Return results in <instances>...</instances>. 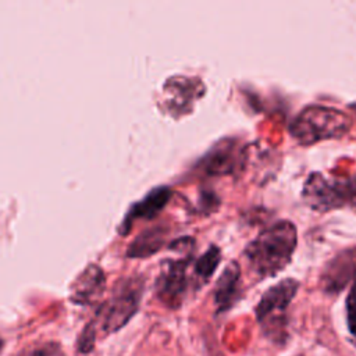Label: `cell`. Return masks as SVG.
I'll use <instances>...</instances> for the list:
<instances>
[{
	"label": "cell",
	"mask_w": 356,
	"mask_h": 356,
	"mask_svg": "<svg viewBox=\"0 0 356 356\" xmlns=\"http://www.w3.org/2000/svg\"><path fill=\"white\" fill-rule=\"evenodd\" d=\"M143 293L140 278H124L113 289L111 296L100 305L95 318L83 328L78 338V350L88 353L99 337H107L121 330L138 312Z\"/></svg>",
	"instance_id": "1"
},
{
	"label": "cell",
	"mask_w": 356,
	"mask_h": 356,
	"mask_svg": "<svg viewBox=\"0 0 356 356\" xmlns=\"http://www.w3.org/2000/svg\"><path fill=\"white\" fill-rule=\"evenodd\" d=\"M298 242L296 227L289 220H280L263 229L245 248V259L259 278L282 271L291 261Z\"/></svg>",
	"instance_id": "2"
},
{
	"label": "cell",
	"mask_w": 356,
	"mask_h": 356,
	"mask_svg": "<svg viewBox=\"0 0 356 356\" xmlns=\"http://www.w3.org/2000/svg\"><path fill=\"white\" fill-rule=\"evenodd\" d=\"M299 289V281L285 278L270 286L254 307L261 334L275 345L288 339V307Z\"/></svg>",
	"instance_id": "3"
},
{
	"label": "cell",
	"mask_w": 356,
	"mask_h": 356,
	"mask_svg": "<svg viewBox=\"0 0 356 356\" xmlns=\"http://www.w3.org/2000/svg\"><path fill=\"white\" fill-rule=\"evenodd\" d=\"M349 129V118L331 107L309 106L303 108L291 125L292 135L305 145L343 136Z\"/></svg>",
	"instance_id": "4"
},
{
	"label": "cell",
	"mask_w": 356,
	"mask_h": 356,
	"mask_svg": "<svg viewBox=\"0 0 356 356\" xmlns=\"http://www.w3.org/2000/svg\"><path fill=\"white\" fill-rule=\"evenodd\" d=\"M193 257L186 254L181 259L163 263L154 289L159 300L168 309H179L189 291H197L193 274L189 273Z\"/></svg>",
	"instance_id": "5"
},
{
	"label": "cell",
	"mask_w": 356,
	"mask_h": 356,
	"mask_svg": "<svg viewBox=\"0 0 356 356\" xmlns=\"http://www.w3.org/2000/svg\"><path fill=\"white\" fill-rule=\"evenodd\" d=\"M305 202L314 210L328 211L356 202V178L346 181H330L318 172L309 175L305 189Z\"/></svg>",
	"instance_id": "6"
},
{
	"label": "cell",
	"mask_w": 356,
	"mask_h": 356,
	"mask_svg": "<svg viewBox=\"0 0 356 356\" xmlns=\"http://www.w3.org/2000/svg\"><path fill=\"white\" fill-rule=\"evenodd\" d=\"M350 280H356V248L338 253L327 263L321 274V286L328 293H337Z\"/></svg>",
	"instance_id": "7"
},
{
	"label": "cell",
	"mask_w": 356,
	"mask_h": 356,
	"mask_svg": "<svg viewBox=\"0 0 356 356\" xmlns=\"http://www.w3.org/2000/svg\"><path fill=\"white\" fill-rule=\"evenodd\" d=\"M242 296V285H241V268L236 261H231L221 275L218 277L214 292L213 300L216 306V313L221 314L228 312L235 306V303Z\"/></svg>",
	"instance_id": "8"
},
{
	"label": "cell",
	"mask_w": 356,
	"mask_h": 356,
	"mask_svg": "<svg viewBox=\"0 0 356 356\" xmlns=\"http://www.w3.org/2000/svg\"><path fill=\"white\" fill-rule=\"evenodd\" d=\"M106 286L104 273L100 267L92 264L88 266L71 285L70 298L78 305H90L96 302Z\"/></svg>",
	"instance_id": "9"
},
{
	"label": "cell",
	"mask_w": 356,
	"mask_h": 356,
	"mask_svg": "<svg viewBox=\"0 0 356 356\" xmlns=\"http://www.w3.org/2000/svg\"><path fill=\"white\" fill-rule=\"evenodd\" d=\"M172 192L168 186H159L152 189L143 199L132 204L129 209L127 217L122 221V231L127 232L132 224L134 220L136 218H145L150 220L156 217L168 203Z\"/></svg>",
	"instance_id": "10"
},
{
	"label": "cell",
	"mask_w": 356,
	"mask_h": 356,
	"mask_svg": "<svg viewBox=\"0 0 356 356\" xmlns=\"http://www.w3.org/2000/svg\"><path fill=\"white\" fill-rule=\"evenodd\" d=\"M242 152L235 145H218L202 159L200 167L209 175L232 174L241 164Z\"/></svg>",
	"instance_id": "11"
},
{
	"label": "cell",
	"mask_w": 356,
	"mask_h": 356,
	"mask_svg": "<svg viewBox=\"0 0 356 356\" xmlns=\"http://www.w3.org/2000/svg\"><path fill=\"white\" fill-rule=\"evenodd\" d=\"M165 229L163 227H152L139 234L129 245L127 254L129 257H147L159 252L165 239Z\"/></svg>",
	"instance_id": "12"
},
{
	"label": "cell",
	"mask_w": 356,
	"mask_h": 356,
	"mask_svg": "<svg viewBox=\"0 0 356 356\" xmlns=\"http://www.w3.org/2000/svg\"><path fill=\"white\" fill-rule=\"evenodd\" d=\"M220 261H221V250L216 245L209 246V249L203 254H200L197 259L193 260L192 263L193 277L199 289L213 277Z\"/></svg>",
	"instance_id": "13"
},
{
	"label": "cell",
	"mask_w": 356,
	"mask_h": 356,
	"mask_svg": "<svg viewBox=\"0 0 356 356\" xmlns=\"http://www.w3.org/2000/svg\"><path fill=\"white\" fill-rule=\"evenodd\" d=\"M17 356H64L61 346L54 341L39 342L22 349Z\"/></svg>",
	"instance_id": "14"
},
{
	"label": "cell",
	"mask_w": 356,
	"mask_h": 356,
	"mask_svg": "<svg viewBox=\"0 0 356 356\" xmlns=\"http://www.w3.org/2000/svg\"><path fill=\"white\" fill-rule=\"evenodd\" d=\"M345 309H346V323H348V330L352 337V342L356 346V280L353 281L350 291L346 296L345 302Z\"/></svg>",
	"instance_id": "15"
},
{
	"label": "cell",
	"mask_w": 356,
	"mask_h": 356,
	"mask_svg": "<svg viewBox=\"0 0 356 356\" xmlns=\"http://www.w3.org/2000/svg\"><path fill=\"white\" fill-rule=\"evenodd\" d=\"M1 349H3V339L0 338V353H1Z\"/></svg>",
	"instance_id": "16"
}]
</instances>
